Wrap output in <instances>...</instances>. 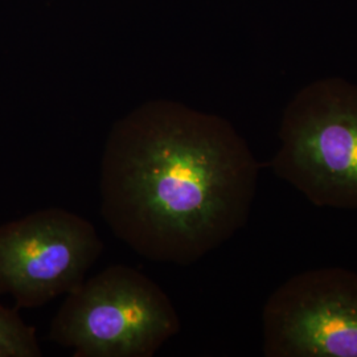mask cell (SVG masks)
<instances>
[{
  "mask_svg": "<svg viewBox=\"0 0 357 357\" xmlns=\"http://www.w3.org/2000/svg\"><path fill=\"white\" fill-rule=\"evenodd\" d=\"M259 165L228 119L156 98L118 119L101 159V213L155 262L188 266L250 216Z\"/></svg>",
  "mask_w": 357,
  "mask_h": 357,
  "instance_id": "obj_1",
  "label": "cell"
},
{
  "mask_svg": "<svg viewBox=\"0 0 357 357\" xmlns=\"http://www.w3.org/2000/svg\"><path fill=\"white\" fill-rule=\"evenodd\" d=\"M270 166L317 206L357 209V85L323 77L294 94L282 113Z\"/></svg>",
  "mask_w": 357,
  "mask_h": 357,
  "instance_id": "obj_2",
  "label": "cell"
},
{
  "mask_svg": "<svg viewBox=\"0 0 357 357\" xmlns=\"http://www.w3.org/2000/svg\"><path fill=\"white\" fill-rule=\"evenodd\" d=\"M178 331L162 287L135 268L113 265L66 294L48 339L70 347L75 357H151Z\"/></svg>",
  "mask_w": 357,
  "mask_h": 357,
  "instance_id": "obj_3",
  "label": "cell"
},
{
  "mask_svg": "<svg viewBox=\"0 0 357 357\" xmlns=\"http://www.w3.org/2000/svg\"><path fill=\"white\" fill-rule=\"evenodd\" d=\"M103 243L93 224L63 208L38 211L0 227V294L17 307L44 306L85 281Z\"/></svg>",
  "mask_w": 357,
  "mask_h": 357,
  "instance_id": "obj_4",
  "label": "cell"
},
{
  "mask_svg": "<svg viewBox=\"0 0 357 357\" xmlns=\"http://www.w3.org/2000/svg\"><path fill=\"white\" fill-rule=\"evenodd\" d=\"M266 357H357V273L321 268L296 274L262 311Z\"/></svg>",
  "mask_w": 357,
  "mask_h": 357,
  "instance_id": "obj_5",
  "label": "cell"
},
{
  "mask_svg": "<svg viewBox=\"0 0 357 357\" xmlns=\"http://www.w3.org/2000/svg\"><path fill=\"white\" fill-rule=\"evenodd\" d=\"M38 356L41 349L35 328L26 324L16 311L0 303V357Z\"/></svg>",
  "mask_w": 357,
  "mask_h": 357,
  "instance_id": "obj_6",
  "label": "cell"
}]
</instances>
